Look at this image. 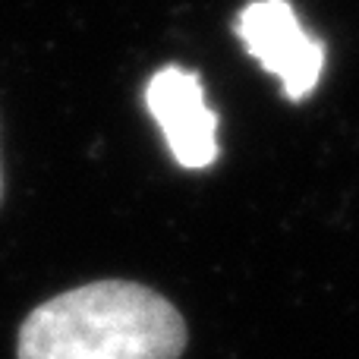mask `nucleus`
<instances>
[{
  "instance_id": "nucleus-1",
  "label": "nucleus",
  "mask_w": 359,
  "mask_h": 359,
  "mask_svg": "<svg viewBox=\"0 0 359 359\" xmlns=\"http://www.w3.org/2000/svg\"><path fill=\"white\" fill-rule=\"evenodd\" d=\"M186 322L168 297L136 280H92L29 312L16 359H180Z\"/></svg>"
},
{
  "instance_id": "nucleus-2",
  "label": "nucleus",
  "mask_w": 359,
  "mask_h": 359,
  "mask_svg": "<svg viewBox=\"0 0 359 359\" xmlns=\"http://www.w3.org/2000/svg\"><path fill=\"white\" fill-rule=\"evenodd\" d=\"M236 38L249 57L278 76L290 101H303L318 86L325 69V44L303 29L287 0H252L233 22Z\"/></svg>"
},
{
  "instance_id": "nucleus-3",
  "label": "nucleus",
  "mask_w": 359,
  "mask_h": 359,
  "mask_svg": "<svg viewBox=\"0 0 359 359\" xmlns=\"http://www.w3.org/2000/svg\"><path fill=\"white\" fill-rule=\"evenodd\" d=\"M145 107L161 126L180 168L202 170L217 161V114L205 101L202 79L189 69L161 67L145 86Z\"/></svg>"
}]
</instances>
